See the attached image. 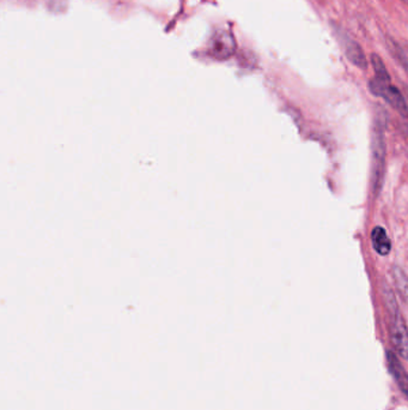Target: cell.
I'll use <instances>...</instances> for the list:
<instances>
[{"label": "cell", "mask_w": 408, "mask_h": 410, "mask_svg": "<svg viewBox=\"0 0 408 410\" xmlns=\"http://www.w3.org/2000/svg\"><path fill=\"white\" fill-rule=\"evenodd\" d=\"M385 304L389 312V334L395 351L402 359L408 360V329L404 317L397 306L395 297L390 290L385 293Z\"/></svg>", "instance_id": "cell-1"}, {"label": "cell", "mask_w": 408, "mask_h": 410, "mask_svg": "<svg viewBox=\"0 0 408 410\" xmlns=\"http://www.w3.org/2000/svg\"><path fill=\"white\" fill-rule=\"evenodd\" d=\"M371 63H373V70L376 74V79L382 82L390 83L388 71L385 69V63L382 62L381 57L378 55H371Z\"/></svg>", "instance_id": "cell-7"}, {"label": "cell", "mask_w": 408, "mask_h": 410, "mask_svg": "<svg viewBox=\"0 0 408 410\" xmlns=\"http://www.w3.org/2000/svg\"><path fill=\"white\" fill-rule=\"evenodd\" d=\"M371 241H373L375 251L381 256H387L392 250V244L387 235V232L382 227L373 228V233H371Z\"/></svg>", "instance_id": "cell-4"}, {"label": "cell", "mask_w": 408, "mask_h": 410, "mask_svg": "<svg viewBox=\"0 0 408 410\" xmlns=\"http://www.w3.org/2000/svg\"><path fill=\"white\" fill-rule=\"evenodd\" d=\"M387 363L393 378L397 382V387H400L401 392L408 399V373L404 370L400 360L393 352H387Z\"/></svg>", "instance_id": "cell-3"}, {"label": "cell", "mask_w": 408, "mask_h": 410, "mask_svg": "<svg viewBox=\"0 0 408 410\" xmlns=\"http://www.w3.org/2000/svg\"><path fill=\"white\" fill-rule=\"evenodd\" d=\"M346 55L351 63L354 64L356 67L361 69H366L368 67V60L366 55L363 52L362 47L354 41H350L346 46Z\"/></svg>", "instance_id": "cell-5"}, {"label": "cell", "mask_w": 408, "mask_h": 410, "mask_svg": "<svg viewBox=\"0 0 408 410\" xmlns=\"http://www.w3.org/2000/svg\"><path fill=\"white\" fill-rule=\"evenodd\" d=\"M402 1H404V3H406V4L408 5V0H402Z\"/></svg>", "instance_id": "cell-8"}, {"label": "cell", "mask_w": 408, "mask_h": 410, "mask_svg": "<svg viewBox=\"0 0 408 410\" xmlns=\"http://www.w3.org/2000/svg\"><path fill=\"white\" fill-rule=\"evenodd\" d=\"M407 93H408V90H407Z\"/></svg>", "instance_id": "cell-9"}, {"label": "cell", "mask_w": 408, "mask_h": 410, "mask_svg": "<svg viewBox=\"0 0 408 410\" xmlns=\"http://www.w3.org/2000/svg\"><path fill=\"white\" fill-rule=\"evenodd\" d=\"M369 86L373 94L385 98V101L389 102L401 114H404V115L407 114V105H406L404 96H402L397 88L392 86L390 83L378 81V79H373L370 82Z\"/></svg>", "instance_id": "cell-2"}, {"label": "cell", "mask_w": 408, "mask_h": 410, "mask_svg": "<svg viewBox=\"0 0 408 410\" xmlns=\"http://www.w3.org/2000/svg\"><path fill=\"white\" fill-rule=\"evenodd\" d=\"M393 278L397 293L408 305V275L399 266H393Z\"/></svg>", "instance_id": "cell-6"}]
</instances>
